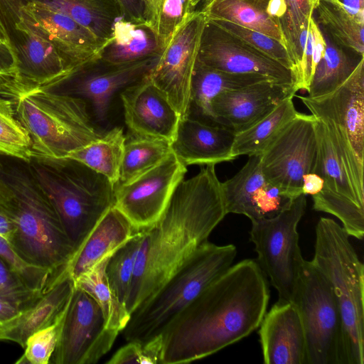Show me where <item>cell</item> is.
I'll use <instances>...</instances> for the list:
<instances>
[{"mask_svg":"<svg viewBox=\"0 0 364 364\" xmlns=\"http://www.w3.org/2000/svg\"><path fill=\"white\" fill-rule=\"evenodd\" d=\"M324 185L323 179L315 173H309L303 176L302 193L315 195L320 192Z\"/></svg>","mask_w":364,"mask_h":364,"instance_id":"50","label":"cell"},{"mask_svg":"<svg viewBox=\"0 0 364 364\" xmlns=\"http://www.w3.org/2000/svg\"><path fill=\"white\" fill-rule=\"evenodd\" d=\"M292 99H285L259 121L235 133L232 148L234 159L242 155L261 154L264 151L298 114Z\"/></svg>","mask_w":364,"mask_h":364,"instance_id":"30","label":"cell"},{"mask_svg":"<svg viewBox=\"0 0 364 364\" xmlns=\"http://www.w3.org/2000/svg\"><path fill=\"white\" fill-rule=\"evenodd\" d=\"M2 332H3V326L0 323V341H1V335H2Z\"/></svg>","mask_w":364,"mask_h":364,"instance_id":"57","label":"cell"},{"mask_svg":"<svg viewBox=\"0 0 364 364\" xmlns=\"http://www.w3.org/2000/svg\"><path fill=\"white\" fill-rule=\"evenodd\" d=\"M0 41H3L4 43H9L6 36V34H5L3 28H1V25H0Z\"/></svg>","mask_w":364,"mask_h":364,"instance_id":"55","label":"cell"},{"mask_svg":"<svg viewBox=\"0 0 364 364\" xmlns=\"http://www.w3.org/2000/svg\"><path fill=\"white\" fill-rule=\"evenodd\" d=\"M267 182L261 168L260 154L250 156L233 177L221 182L227 213L244 215L252 220L255 196Z\"/></svg>","mask_w":364,"mask_h":364,"instance_id":"34","label":"cell"},{"mask_svg":"<svg viewBox=\"0 0 364 364\" xmlns=\"http://www.w3.org/2000/svg\"><path fill=\"white\" fill-rule=\"evenodd\" d=\"M315 21L337 44L363 56L364 24L355 21L336 0H319Z\"/></svg>","mask_w":364,"mask_h":364,"instance_id":"35","label":"cell"},{"mask_svg":"<svg viewBox=\"0 0 364 364\" xmlns=\"http://www.w3.org/2000/svg\"><path fill=\"white\" fill-rule=\"evenodd\" d=\"M119 2L123 11L122 18L150 25L152 10L147 0H119Z\"/></svg>","mask_w":364,"mask_h":364,"instance_id":"48","label":"cell"},{"mask_svg":"<svg viewBox=\"0 0 364 364\" xmlns=\"http://www.w3.org/2000/svg\"><path fill=\"white\" fill-rule=\"evenodd\" d=\"M162 336L146 342L127 341L106 362L107 364H161Z\"/></svg>","mask_w":364,"mask_h":364,"instance_id":"47","label":"cell"},{"mask_svg":"<svg viewBox=\"0 0 364 364\" xmlns=\"http://www.w3.org/2000/svg\"><path fill=\"white\" fill-rule=\"evenodd\" d=\"M119 333L107 326L98 304L75 284L50 363H96L110 350Z\"/></svg>","mask_w":364,"mask_h":364,"instance_id":"11","label":"cell"},{"mask_svg":"<svg viewBox=\"0 0 364 364\" xmlns=\"http://www.w3.org/2000/svg\"><path fill=\"white\" fill-rule=\"evenodd\" d=\"M259 327L264 363L306 364L304 331L294 302L277 301Z\"/></svg>","mask_w":364,"mask_h":364,"instance_id":"20","label":"cell"},{"mask_svg":"<svg viewBox=\"0 0 364 364\" xmlns=\"http://www.w3.org/2000/svg\"><path fill=\"white\" fill-rule=\"evenodd\" d=\"M296 92L292 85L272 80L223 92L212 102L214 121L235 133L241 132L267 115L285 99L295 96Z\"/></svg>","mask_w":364,"mask_h":364,"instance_id":"19","label":"cell"},{"mask_svg":"<svg viewBox=\"0 0 364 364\" xmlns=\"http://www.w3.org/2000/svg\"><path fill=\"white\" fill-rule=\"evenodd\" d=\"M313 208L338 218L349 236L362 240L364 235V208L352 200L340 196L323 186L322 190L313 195Z\"/></svg>","mask_w":364,"mask_h":364,"instance_id":"40","label":"cell"},{"mask_svg":"<svg viewBox=\"0 0 364 364\" xmlns=\"http://www.w3.org/2000/svg\"><path fill=\"white\" fill-rule=\"evenodd\" d=\"M316 119L298 112L260 154L267 181L290 198L302 194L303 176L313 173L317 154Z\"/></svg>","mask_w":364,"mask_h":364,"instance_id":"12","label":"cell"},{"mask_svg":"<svg viewBox=\"0 0 364 364\" xmlns=\"http://www.w3.org/2000/svg\"><path fill=\"white\" fill-rule=\"evenodd\" d=\"M211 20V19H209ZM217 25L239 37L259 51L276 60L291 72L292 64L284 44L262 33L223 20H211Z\"/></svg>","mask_w":364,"mask_h":364,"instance_id":"43","label":"cell"},{"mask_svg":"<svg viewBox=\"0 0 364 364\" xmlns=\"http://www.w3.org/2000/svg\"><path fill=\"white\" fill-rule=\"evenodd\" d=\"M311 262L329 283L343 323L344 364L364 363V267L343 228L321 218Z\"/></svg>","mask_w":364,"mask_h":364,"instance_id":"7","label":"cell"},{"mask_svg":"<svg viewBox=\"0 0 364 364\" xmlns=\"http://www.w3.org/2000/svg\"><path fill=\"white\" fill-rule=\"evenodd\" d=\"M316 119L329 121L364 162V58L331 93L315 99L298 97Z\"/></svg>","mask_w":364,"mask_h":364,"instance_id":"17","label":"cell"},{"mask_svg":"<svg viewBox=\"0 0 364 364\" xmlns=\"http://www.w3.org/2000/svg\"><path fill=\"white\" fill-rule=\"evenodd\" d=\"M28 164L56 210L75 253L113 205L115 186L71 159L33 157Z\"/></svg>","mask_w":364,"mask_h":364,"instance_id":"5","label":"cell"},{"mask_svg":"<svg viewBox=\"0 0 364 364\" xmlns=\"http://www.w3.org/2000/svg\"><path fill=\"white\" fill-rule=\"evenodd\" d=\"M235 136V132L228 127L188 116L180 119L171 149L186 166L215 165L234 160L232 148Z\"/></svg>","mask_w":364,"mask_h":364,"instance_id":"22","label":"cell"},{"mask_svg":"<svg viewBox=\"0 0 364 364\" xmlns=\"http://www.w3.org/2000/svg\"><path fill=\"white\" fill-rule=\"evenodd\" d=\"M75 280L68 271L47 291H43L13 321L3 325L1 341L6 340L25 348L28 338L62 318L68 308Z\"/></svg>","mask_w":364,"mask_h":364,"instance_id":"23","label":"cell"},{"mask_svg":"<svg viewBox=\"0 0 364 364\" xmlns=\"http://www.w3.org/2000/svg\"><path fill=\"white\" fill-rule=\"evenodd\" d=\"M276 1L210 0L199 10L207 19L233 23L271 36L285 46L276 15Z\"/></svg>","mask_w":364,"mask_h":364,"instance_id":"25","label":"cell"},{"mask_svg":"<svg viewBox=\"0 0 364 364\" xmlns=\"http://www.w3.org/2000/svg\"><path fill=\"white\" fill-rule=\"evenodd\" d=\"M196 10L191 0H155L150 25L162 49L177 28Z\"/></svg>","mask_w":364,"mask_h":364,"instance_id":"41","label":"cell"},{"mask_svg":"<svg viewBox=\"0 0 364 364\" xmlns=\"http://www.w3.org/2000/svg\"><path fill=\"white\" fill-rule=\"evenodd\" d=\"M43 292L28 288L20 276L0 257V298L20 311L28 309Z\"/></svg>","mask_w":364,"mask_h":364,"instance_id":"46","label":"cell"},{"mask_svg":"<svg viewBox=\"0 0 364 364\" xmlns=\"http://www.w3.org/2000/svg\"><path fill=\"white\" fill-rule=\"evenodd\" d=\"M159 56L114 64L98 55L46 88L88 100L97 120L105 122L114 95L149 75Z\"/></svg>","mask_w":364,"mask_h":364,"instance_id":"13","label":"cell"},{"mask_svg":"<svg viewBox=\"0 0 364 364\" xmlns=\"http://www.w3.org/2000/svg\"><path fill=\"white\" fill-rule=\"evenodd\" d=\"M20 314L16 307L0 298V323L2 326L15 319Z\"/></svg>","mask_w":364,"mask_h":364,"instance_id":"52","label":"cell"},{"mask_svg":"<svg viewBox=\"0 0 364 364\" xmlns=\"http://www.w3.org/2000/svg\"><path fill=\"white\" fill-rule=\"evenodd\" d=\"M198 59L216 70L232 73L257 74L294 87L293 76L289 69L207 18Z\"/></svg>","mask_w":364,"mask_h":364,"instance_id":"16","label":"cell"},{"mask_svg":"<svg viewBox=\"0 0 364 364\" xmlns=\"http://www.w3.org/2000/svg\"><path fill=\"white\" fill-rule=\"evenodd\" d=\"M319 0H277V17L289 55L293 81L301 61L311 18Z\"/></svg>","mask_w":364,"mask_h":364,"instance_id":"32","label":"cell"},{"mask_svg":"<svg viewBox=\"0 0 364 364\" xmlns=\"http://www.w3.org/2000/svg\"><path fill=\"white\" fill-rule=\"evenodd\" d=\"M16 62L9 43L0 41V81L15 76Z\"/></svg>","mask_w":364,"mask_h":364,"instance_id":"49","label":"cell"},{"mask_svg":"<svg viewBox=\"0 0 364 364\" xmlns=\"http://www.w3.org/2000/svg\"><path fill=\"white\" fill-rule=\"evenodd\" d=\"M109 257L77 277L75 284L96 301L102 311L107 326L120 333L125 328L130 314L109 284L106 267Z\"/></svg>","mask_w":364,"mask_h":364,"instance_id":"36","label":"cell"},{"mask_svg":"<svg viewBox=\"0 0 364 364\" xmlns=\"http://www.w3.org/2000/svg\"><path fill=\"white\" fill-rule=\"evenodd\" d=\"M151 8V10H152V13H153V7H154V2H155V0H147Z\"/></svg>","mask_w":364,"mask_h":364,"instance_id":"56","label":"cell"},{"mask_svg":"<svg viewBox=\"0 0 364 364\" xmlns=\"http://www.w3.org/2000/svg\"><path fill=\"white\" fill-rule=\"evenodd\" d=\"M186 172V166L171 153L135 179L117 184L113 206L136 229H146L160 218Z\"/></svg>","mask_w":364,"mask_h":364,"instance_id":"15","label":"cell"},{"mask_svg":"<svg viewBox=\"0 0 364 364\" xmlns=\"http://www.w3.org/2000/svg\"><path fill=\"white\" fill-rule=\"evenodd\" d=\"M0 213L12 226L8 242L23 261L56 277L68 270L75 250L27 162L0 157Z\"/></svg>","mask_w":364,"mask_h":364,"instance_id":"3","label":"cell"},{"mask_svg":"<svg viewBox=\"0 0 364 364\" xmlns=\"http://www.w3.org/2000/svg\"><path fill=\"white\" fill-rule=\"evenodd\" d=\"M321 31L326 48L315 68L307 91L306 97L311 99L326 96L336 90L364 58V56L337 44L326 32Z\"/></svg>","mask_w":364,"mask_h":364,"instance_id":"29","label":"cell"},{"mask_svg":"<svg viewBox=\"0 0 364 364\" xmlns=\"http://www.w3.org/2000/svg\"><path fill=\"white\" fill-rule=\"evenodd\" d=\"M266 80H272L257 74L216 70L204 65L197 58L191 83V105H194L199 113L210 123L215 124L212 110V102L215 97L225 91Z\"/></svg>","mask_w":364,"mask_h":364,"instance_id":"28","label":"cell"},{"mask_svg":"<svg viewBox=\"0 0 364 364\" xmlns=\"http://www.w3.org/2000/svg\"><path fill=\"white\" fill-rule=\"evenodd\" d=\"M0 257L20 276L28 288L37 291H47L67 272L60 277H56L48 269L26 263L1 236Z\"/></svg>","mask_w":364,"mask_h":364,"instance_id":"42","label":"cell"},{"mask_svg":"<svg viewBox=\"0 0 364 364\" xmlns=\"http://www.w3.org/2000/svg\"><path fill=\"white\" fill-rule=\"evenodd\" d=\"M14 101L18 120L31 141L33 157L66 158L102 136L94 126L87 102L42 87L0 83Z\"/></svg>","mask_w":364,"mask_h":364,"instance_id":"4","label":"cell"},{"mask_svg":"<svg viewBox=\"0 0 364 364\" xmlns=\"http://www.w3.org/2000/svg\"><path fill=\"white\" fill-rule=\"evenodd\" d=\"M56 10L90 30L103 44L113 36L117 21L123 18L119 0H26Z\"/></svg>","mask_w":364,"mask_h":364,"instance_id":"27","label":"cell"},{"mask_svg":"<svg viewBox=\"0 0 364 364\" xmlns=\"http://www.w3.org/2000/svg\"><path fill=\"white\" fill-rule=\"evenodd\" d=\"M141 230L136 229L112 205L72 257L68 267L69 273L75 280L105 258L111 257Z\"/></svg>","mask_w":364,"mask_h":364,"instance_id":"24","label":"cell"},{"mask_svg":"<svg viewBox=\"0 0 364 364\" xmlns=\"http://www.w3.org/2000/svg\"><path fill=\"white\" fill-rule=\"evenodd\" d=\"M306 207V195L302 193L277 216L251 221L250 240L257 254V262L277 291L279 301L294 300L304 259L297 226Z\"/></svg>","mask_w":364,"mask_h":364,"instance_id":"9","label":"cell"},{"mask_svg":"<svg viewBox=\"0 0 364 364\" xmlns=\"http://www.w3.org/2000/svg\"><path fill=\"white\" fill-rule=\"evenodd\" d=\"M193 6L196 9L200 4L202 6L207 4L210 0H191Z\"/></svg>","mask_w":364,"mask_h":364,"instance_id":"54","label":"cell"},{"mask_svg":"<svg viewBox=\"0 0 364 364\" xmlns=\"http://www.w3.org/2000/svg\"><path fill=\"white\" fill-rule=\"evenodd\" d=\"M171 153V144L166 141L133 136L125 142L117 184L135 179L157 166Z\"/></svg>","mask_w":364,"mask_h":364,"instance_id":"37","label":"cell"},{"mask_svg":"<svg viewBox=\"0 0 364 364\" xmlns=\"http://www.w3.org/2000/svg\"><path fill=\"white\" fill-rule=\"evenodd\" d=\"M149 75L122 90L125 123L134 136L157 139L171 144L180 117L166 93Z\"/></svg>","mask_w":364,"mask_h":364,"instance_id":"18","label":"cell"},{"mask_svg":"<svg viewBox=\"0 0 364 364\" xmlns=\"http://www.w3.org/2000/svg\"><path fill=\"white\" fill-rule=\"evenodd\" d=\"M358 23L364 24V0H336Z\"/></svg>","mask_w":364,"mask_h":364,"instance_id":"51","label":"cell"},{"mask_svg":"<svg viewBox=\"0 0 364 364\" xmlns=\"http://www.w3.org/2000/svg\"><path fill=\"white\" fill-rule=\"evenodd\" d=\"M316 131L317 154L313 173L323 179L325 187L364 208V200L355 192L346 165L331 141L326 124L321 119H316Z\"/></svg>","mask_w":364,"mask_h":364,"instance_id":"31","label":"cell"},{"mask_svg":"<svg viewBox=\"0 0 364 364\" xmlns=\"http://www.w3.org/2000/svg\"><path fill=\"white\" fill-rule=\"evenodd\" d=\"M206 17L196 10L174 31L149 73L164 91L180 119L191 115V83Z\"/></svg>","mask_w":364,"mask_h":364,"instance_id":"14","label":"cell"},{"mask_svg":"<svg viewBox=\"0 0 364 364\" xmlns=\"http://www.w3.org/2000/svg\"><path fill=\"white\" fill-rule=\"evenodd\" d=\"M227 214L214 164L179 183L160 218L144 230L126 306L129 314L208 241Z\"/></svg>","mask_w":364,"mask_h":364,"instance_id":"2","label":"cell"},{"mask_svg":"<svg viewBox=\"0 0 364 364\" xmlns=\"http://www.w3.org/2000/svg\"><path fill=\"white\" fill-rule=\"evenodd\" d=\"M5 93L0 89V155L28 163L33 158L31 139L16 116L13 98Z\"/></svg>","mask_w":364,"mask_h":364,"instance_id":"38","label":"cell"},{"mask_svg":"<svg viewBox=\"0 0 364 364\" xmlns=\"http://www.w3.org/2000/svg\"><path fill=\"white\" fill-rule=\"evenodd\" d=\"M293 302L302 321L306 364H344L339 307L320 270L304 259Z\"/></svg>","mask_w":364,"mask_h":364,"instance_id":"8","label":"cell"},{"mask_svg":"<svg viewBox=\"0 0 364 364\" xmlns=\"http://www.w3.org/2000/svg\"><path fill=\"white\" fill-rule=\"evenodd\" d=\"M233 245H200L186 262L130 314L127 341L146 342L161 335L175 317L233 263Z\"/></svg>","mask_w":364,"mask_h":364,"instance_id":"6","label":"cell"},{"mask_svg":"<svg viewBox=\"0 0 364 364\" xmlns=\"http://www.w3.org/2000/svg\"><path fill=\"white\" fill-rule=\"evenodd\" d=\"M326 48L323 33L313 17L311 18L303 49L301 61L294 82V87L308 91L315 68Z\"/></svg>","mask_w":364,"mask_h":364,"instance_id":"44","label":"cell"},{"mask_svg":"<svg viewBox=\"0 0 364 364\" xmlns=\"http://www.w3.org/2000/svg\"><path fill=\"white\" fill-rule=\"evenodd\" d=\"M125 142L123 129L116 127L97 140L70 153L66 158L77 161L102 174L116 186L119 182Z\"/></svg>","mask_w":364,"mask_h":364,"instance_id":"33","label":"cell"},{"mask_svg":"<svg viewBox=\"0 0 364 364\" xmlns=\"http://www.w3.org/2000/svg\"><path fill=\"white\" fill-rule=\"evenodd\" d=\"M11 232L12 226L6 218L0 213V236L6 239L8 242Z\"/></svg>","mask_w":364,"mask_h":364,"instance_id":"53","label":"cell"},{"mask_svg":"<svg viewBox=\"0 0 364 364\" xmlns=\"http://www.w3.org/2000/svg\"><path fill=\"white\" fill-rule=\"evenodd\" d=\"M26 0H0V25L16 62L13 77L28 87H48L67 74L49 38L26 9Z\"/></svg>","mask_w":364,"mask_h":364,"instance_id":"10","label":"cell"},{"mask_svg":"<svg viewBox=\"0 0 364 364\" xmlns=\"http://www.w3.org/2000/svg\"><path fill=\"white\" fill-rule=\"evenodd\" d=\"M64 316L53 324L33 333L26 341L23 355L16 363H50L58 341Z\"/></svg>","mask_w":364,"mask_h":364,"instance_id":"45","label":"cell"},{"mask_svg":"<svg viewBox=\"0 0 364 364\" xmlns=\"http://www.w3.org/2000/svg\"><path fill=\"white\" fill-rule=\"evenodd\" d=\"M26 6L47 34L68 73L99 55L103 44L85 26L46 5L27 2Z\"/></svg>","mask_w":364,"mask_h":364,"instance_id":"21","label":"cell"},{"mask_svg":"<svg viewBox=\"0 0 364 364\" xmlns=\"http://www.w3.org/2000/svg\"><path fill=\"white\" fill-rule=\"evenodd\" d=\"M269 300L267 276L257 261L232 265L161 334V364L200 360L247 337L259 328Z\"/></svg>","mask_w":364,"mask_h":364,"instance_id":"1","label":"cell"},{"mask_svg":"<svg viewBox=\"0 0 364 364\" xmlns=\"http://www.w3.org/2000/svg\"><path fill=\"white\" fill-rule=\"evenodd\" d=\"M143 232L144 230L114 252L106 267L109 284L119 302L126 308Z\"/></svg>","mask_w":364,"mask_h":364,"instance_id":"39","label":"cell"},{"mask_svg":"<svg viewBox=\"0 0 364 364\" xmlns=\"http://www.w3.org/2000/svg\"><path fill=\"white\" fill-rule=\"evenodd\" d=\"M163 49L152 27L121 18L114 27L113 36L100 49L104 60L123 64L159 56Z\"/></svg>","mask_w":364,"mask_h":364,"instance_id":"26","label":"cell"}]
</instances>
